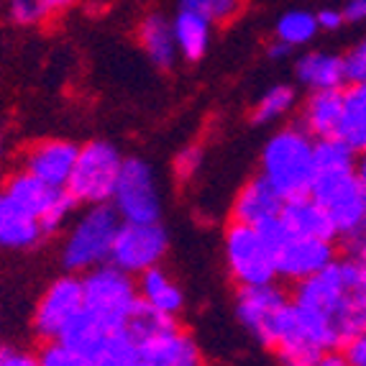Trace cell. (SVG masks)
Instances as JSON below:
<instances>
[{"label": "cell", "instance_id": "1", "mask_svg": "<svg viewBox=\"0 0 366 366\" xmlns=\"http://www.w3.org/2000/svg\"><path fill=\"white\" fill-rule=\"evenodd\" d=\"M292 302L328 323L338 348L366 330V264L336 259L310 280L295 285Z\"/></svg>", "mask_w": 366, "mask_h": 366}, {"label": "cell", "instance_id": "2", "mask_svg": "<svg viewBox=\"0 0 366 366\" xmlns=\"http://www.w3.org/2000/svg\"><path fill=\"white\" fill-rule=\"evenodd\" d=\"M310 197L328 213L336 238H351L366 223V189L356 172V154L338 139L315 141V177Z\"/></svg>", "mask_w": 366, "mask_h": 366}, {"label": "cell", "instance_id": "3", "mask_svg": "<svg viewBox=\"0 0 366 366\" xmlns=\"http://www.w3.org/2000/svg\"><path fill=\"white\" fill-rule=\"evenodd\" d=\"M259 174L285 200L310 195L315 177V139L300 123L282 126L264 141Z\"/></svg>", "mask_w": 366, "mask_h": 366}, {"label": "cell", "instance_id": "4", "mask_svg": "<svg viewBox=\"0 0 366 366\" xmlns=\"http://www.w3.org/2000/svg\"><path fill=\"white\" fill-rule=\"evenodd\" d=\"M123 220L113 210L110 202L105 205H90L72 215L64 228L59 249L61 267L72 274H87L92 269L110 262L113 241Z\"/></svg>", "mask_w": 366, "mask_h": 366}, {"label": "cell", "instance_id": "5", "mask_svg": "<svg viewBox=\"0 0 366 366\" xmlns=\"http://www.w3.org/2000/svg\"><path fill=\"white\" fill-rule=\"evenodd\" d=\"M274 244L257 226L231 220L223 231V262L236 287H259L277 282Z\"/></svg>", "mask_w": 366, "mask_h": 366}, {"label": "cell", "instance_id": "6", "mask_svg": "<svg viewBox=\"0 0 366 366\" xmlns=\"http://www.w3.org/2000/svg\"><path fill=\"white\" fill-rule=\"evenodd\" d=\"M233 312H236L238 325L259 346L274 351L290 328L292 295L285 292L277 282L259 285V287H238Z\"/></svg>", "mask_w": 366, "mask_h": 366}, {"label": "cell", "instance_id": "7", "mask_svg": "<svg viewBox=\"0 0 366 366\" xmlns=\"http://www.w3.org/2000/svg\"><path fill=\"white\" fill-rule=\"evenodd\" d=\"M123 159L126 157L113 141L92 139L79 147L77 162H74L67 182V192L77 202V208L110 202L118 174H121Z\"/></svg>", "mask_w": 366, "mask_h": 366}, {"label": "cell", "instance_id": "8", "mask_svg": "<svg viewBox=\"0 0 366 366\" xmlns=\"http://www.w3.org/2000/svg\"><path fill=\"white\" fill-rule=\"evenodd\" d=\"M82 292H85V310L108 330L126 328L141 305L136 277L126 274L110 262L82 274Z\"/></svg>", "mask_w": 366, "mask_h": 366}, {"label": "cell", "instance_id": "9", "mask_svg": "<svg viewBox=\"0 0 366 366\" xmlns=\"http://www.w3.org/2000/svg\"><path fill=\"white\" fill-rule=\"evenodd\" d=\"M110 205L123 223H157L164 210V197L159 187L157 172L141 157L123 159L121 174Z\"/></svg>", "mask_w": 366, "mask_h": 366}, {"label": "cell", "instance_id": "10", "mask_svg": "<svg viewBox=\"0 0 366 366\" xmlns=\"http://www.w3.org/2000/svg\"><path fill=\"white\" fill-rule=\"evenodd\" d=\"M0 187L8 197L19 202L26 213L34 215L49 236L64 231L67 223L72 220L74 210H77V202L72 200L67 189L51 187V184L41 182L24 169L11 172Z\"/></svg>", "mask_w": 366, "mask_h": 366}, {"label": "cell", "instance_id": "11", "mask_svg": "<svg viewBox=\"0 0 366 366\" xmlns=\"http://www.w3.org/2000/svg\"><path fill=\"white\" fill-rule=\"evenodd\" d=\"M85 307L82 277L64 272L41 290L34 312H31V330L41 343L59 341L61 333L69 328L74 317Z\"/></svg>", "mask_w": 366, "mask_h": 366}, {"label": "cell", "instance_id": "12", "mask_svg": "<svg viewBox=\"0 0 366 366\" xmlns=\"http://www.w3.org/2000/svg\"><path fill=\"white\" fill-rule=\"evenodd\" d=\"M169 254V231L162 223H121L110 251V264L126 274L139 277L147 269L162 267Z\"/></svg>", "mask_w": 366, "mask_h": 366}, {"label": "cell", "instance_id": "13", "mask_svg": "<svg viewBox=\"0 0 366 366\" xmlns=\"http://www.w3.org/2000/svg\"><path fill=\"white\" fill-rule=\"evenodd\" d=\"M277 277L285 282L310 280L317 272H323L328 264L338 259L336 241L333 238H315V236H285L277 244Z\"/></svg>", "mask_w": 366, "mask_h": 366}, {"label": "cell", "instance_id": "14", "mask_svg": "<svg viewBox=\"0 0 366 366\" xmlns=\"http://www.w3.org/2000/svg\"><path fill=\"white\" fill-rule=\"evenodd\" d=\"M79 144L69 139H39L21 152L19 169L29 172L51 187L67 189L69 174L77 162Z\"/></svg>", "mask_w": 366, "mask_h": 366}, {"label": "cell", "instance_id": "15", "mask_svg": "<svg viewBox=\"0 0 366 366\" xmlns=\"http://www.w3.org/2000/svg\"><path fill=\"white\" fill-rule=\"evenodd\" d=\"M49 238L31 213H26L19 202L8 197L0 187V251L8 254H29L39 249Z\"/></svg>", "mask_w": 366, "mask_h": 366}, {"label": "cell", "instance_id": "16", "mask_svg": "<svg viewBox=\"0 0 366 366\" xmlns=\"http://www.w3.org/2000/svg\"><path fill=\"white\" fill-rule=\"evenodd\" d=\"M285 208V197L277 192L262 174L251 177L244 187L238 189L231 205V220L246 223V226H269L280 218Z\"/></svg>", "mask_w": 366, "mask_h": 366}, {"label": "cell", "instance_id": "17", "mask_svg": "<svg viewBox=\"0 0 366 366\" xmlns=\"http://www.w3.org/2000/svg\"><path fill=\"white\" fill-rule=\"evenodd\" d=\"M136 290H139L141 305L159 315L172 317V320H177L187 305V295H184L182 285L164 267L147 269L144 274L136 277Z\"/></svg>", "mask_w": 366, "mask_h": 366}, {"label": "cell", "instance_id": "18", "mask_svg": "<svg viewBox=\"0 0 366 366\" xmlns=\"http://www.w3.org/2000/svg\"><path fill=\"white\" fill-rule=\"evenodd\" d=\"M295 79L307 92L343 90L346 87L343 56L336 54V51L305 49L295 59Z\"/></svg>", "mask_w": 366, "mask_h": 366}, {"label": "cell", "instance_id": "19", "mask_svg": "<svg viewBox=\"0 0 366 366\" xmlns=\"http://www.w3.org/2000/svg\"><path fill=\"white\" fill-rule=\"evenodd\" d=\"M172 29H174V41H177L179 59L195 64L208 54L213 44L215 24L208 19V13L202 8H184L177 6L172 16Z\"/></svg>", "mask_w": 366, "mask_h": 366}, {"label": "cell", "instance_id": "20", "mask_svg": "<svg viewBox=\"0 0 366 366\" xmlns=\"http://www.w3.org/2000/svg\"><path fill=\"white\" fill-rule=\"evenodd\" d=\"M343 90L307 92V98L300 103V126L315 141L336 136L338 121L343 113Z\"/></svg>", "mask_w": 366, "mask_h": 366}, {"label": "cell", "instance_id": "21", "mask_svg": "<svg viewBox=\"0 0 366 366\" xmlns=\"http://www.w3.org/2000/svg\"><path fill=\"white\" fill-rule=\"evenodd\" d=\"M136 36H139L141 51L157 69H172L177 64L179 51L174 41V29H172V19H167L164 13H147L139 21Z\"/></svg>", "mask_w": 366, "mask_h": 366}, {"label": "cell", "instance_id": "22", "mask_svg": "<svg viewBox=\"0 0 366 366\" xmlns=\"http://www.w3.org/2000/svg\"><path fill=\"white\" fill-rule=\"evenodd\" d=\"M280 223L290 236H315V238H333L336 241V231L330 226L328 213L310 195L285 200V208L280 213Z\"/></svg>", "mask_w": 366, "mask_h": 366}, {"label": "cell", "instance_id": "23", "mask_svg": "<svg viewBox=\"0 0 366 366\" xmlns=\"http://www.w3.org/2000/svg\"><path fill=\"white\" fill-rule=\"evenodd\" d=\"M333 139L341 141L356 157L366 152V95L361 87L348 85V90H343V113Z\"/></svg>", "mask_w": 366, "mask_h": 366}, {"label": "cell", "instance_id": "24", "mask_svg": "<svg viewBox=\"0 0 366 366\" xmlns=\"http://www.w3.org/2000/svg\"><path fill=\"white\" fill-rule=\"evenodd\" d=\"M90 366H141V348L129 328L110 330L85 356Z\"/></svg>", "mask_w": 366, "mask_h": 366}, {"label": "cell", "instance_id": "25", "mask_svg": "<svg viewBox=\"0 0 366 366\" xmlns=\"http://www.w3.org/2000/svg\"><path fill=\"white\" fill-rule=\"evenodd\" d=\"M297 108V87L287 85V82H277V85L267 87L257 98V103L251 105V123L254 126H272V123L290 118Z\"/></svg>", "mask_w": 366, "mask_h": 366}, {"label": "cell", "instance_id": "26", "mask_svg": "<svg viewBox=\"0 0 366 366\" xmlns=\"http://www.w3.org/2000/svg\"><path fill=\"white\" fill-rule=\"evenodd\" d=\"M79 0H6L8 19L21 29H41L77 6Z\"/></svg>", "mask_w": 366, "mask_h": 366}, {"label": "cell", "instance_id": "27", "mask_svg": "<svg viewBox=\"0 0 366 366\" xmlns=\"http://www.w3.org/2000/svg\"><path fill=\"white\" fill-rule=\"evenodd\" d=\"M317 34H320L317 16L307 8H290L274 24V39L287 44L290 49H307V44L315 41Z\"/></svg>", "mask_w": 366, "mask_h": 366}, {"label": "cell", "instance_id": "28", "mask_svg": "<svg viewBox=\"0 0 366 366\" xmlns=\"http://www.w3.org/2000/svg\"><path fill=\"white\" fill-rule=\"evenodd\" d=\"M105 333H110V330L105 328L100 320H95L85 307H82V312H79L72 323H69V328L61 333L59 341L64 343V346L72 348V351H77V354L87 356L92 348L98 346L100 338H103Z\"/></svg>", "mask_w": 366, "mask_h": 366}, {"label": "cell", "instance_id": "29", "mask_svg": "<svg viewBox=\"0 0 366 366\" xmlns=\"http://www.w3.org/2000/svg\"><path fill=\"white\" fill-rule=\"evenodd\" d=\"M202 162H205V149L200 144H187L182 147L174 159H172V174L177 182H189V179H195L202 169Z\"/></svg>", "mask_w": 366, "mask_h": 366}, {"label": "cell", "instance_id": "30", "mask_svg": "<svg viewBox=\"0 0 366 366\" xmlns=\"http://www.w3.org/2000/svg\"><path fill=\"white\" fill-rule=\"evenodd\" d=\"M320 354L323 351H317V348L307 346V343L297 341V338H285L274 348L277 366H312Z\"/></svg>", "mask_w": 366, "mask_h": 366}, {"label": "cell", "instance_id": "31", "mask_svg": "<svg viewBox=\"0 0 366 366\" xmlns=\"http://www.w3.org/2000/svg\"><path fill=\"white\" fill-rule=\"evenodd\" d=\"M39 364L41 366H90V361L82 354L72 351L69 346H64L61 341L44 343L39 351Z\"/></svg>", "mask_w": 366, "mask_h": 366}, {"label": "cell", "instance_id": "32", "mask_svg": "<svg viewBox=\"0 0 366 366\" xmlns=\"http://www.w3.org/2000/svg\"><path fill=\"white\" fill-rule=\"evenodd\" d=\"M343 56V69H346V85H364L366 82V36L348 46Z\"/></svg>", "mask_w": 366, "mask_h": 366}, {"label": "cell", "instance_id": "33", "mask_svg": "<svg viewBox=\"0 0 366 366\" xmlns=\"http://www.w3.org/2000/svg\"><path fill=\"white\" fill-rule=\"evenodd\" d=\"M202 8L208 13V19L218 24H231L233 19H238L246 8V0H202Z\"/></svg>", "mask_w": 366, "mask_h": 366}, {"label": "cell", "instance_id": "34", "mask_svg": "<svg viewBox=\"0 0 366 366\" xmlns=\"http://www.w3.org/2000/svg\"><path fill=\"white\" fill-rule=\"evenodd\" d=\"M0 366H41L36 351L24 346H0Z\"/></svg>", "mask_w": 366, "mask_h": 366}, {"label": "cell", "instance_id": "35", "mask_svg": "<svg viewBox=\"0 0 366 366\" xmlns=\"http://www.w3.org/2000/svg\"><path fill=\"white\" fill-rule=\"evenodd\" d=\"M341 351L346 354L348 366H366V330L361 336L351 338Z\"/></svg>", "mask_w": 366, "mask_h": 366}, {"label": "cell", "instance_id": "36", "mask_svg": "<svg viewBox=\"0 0 366 366\" xmlns=\"http://www.w3.org/2000/svg\"><path fill=\"white\" fill-rule=\"evenodd\" d=\"M315 16H317V26H320V31H328V34L341 31L343 26H346V19H343L341 8H323V11H317Z\"/></svg>", "mask_w": 366, "mask_h": 366}, {"label": "cell", "instance_id": "37", "mask_svg": "<svg viewBox=\"0 0 366 366\" xmlns=\"http://www.w3.org/2000/svg\"><path fill=\"white\" fill-rule=\"evenodd\" d=\"M346 26H364L366 24V0H346L341 6Z\"/></svg>", "mask_w": 366, "mask_h": 366}, {"label": "cell", "instance_id": "38", "mask_svg": "<svg viewBox=\"0 0 366 366\" xmlns=\"http://www.w3.org/2000/svg\"><path fill=\"white\" fill-rule=\"evenodd\" d=\"M312 366H348V359L341 348H330V351H323L317 356V361Z\"/></svg>", "mask_w": 366, "mask_h": 366}, {"label": "cell", "instance_id": "39", "mask_svg": "<svg viewBox=\"0 0 366 366\" xmlns=\"http://www.w3.org/2000/svg\"><path fill=\"white\" fill-rule=\"evenodd\" d=\"M348 246H351V257L366 264V223H364V228L348 241Z\"/></svg>", "mask_w": 366, "mask_h": 366}, {"label": "cell", "instance_id": "40", "mask_svg": "<svg viewBox=\"0 0 366 366\" xmlns=\"http://www.w3.org/2000/svg\"><path fill=\"white\" fill-rule=\"evenodd\" d=\"M8 162H11V144H8L6 131L0 129V184L8 177Z\"/></svg>", "mask_w": 366, "mask_h": 366}, {"label": "cell", "instance_id": "41", "mask_svg": "<svg viewBox=\"0 0 366 366\" xmlns=\"http://www.w3.org/2000/svg\"><path fill=\"white\" fill-rule=\"evenodd\" d=\"M292 51H295V49H290L287 44L277 41V39L267 46V56H269V59H274V61H285L290 54H292Z\"/></svg>", "mask_w": 366, "mask_h": 366}, {"label": "cell", "instance_id": "42", "mask_svg": "<svg viewBox=\"0 0 366 366\" xmlns=\"http://www.w3.org/2000/svg\"><path fill=\"white\" fill-rule=\"evenodd\" d=\"M356 172H359L361 182L366 184V152H361L359 157H356Z\"/></svg>", "mask_w": 366, "mask_h": 366}, {"label": "cell", "instance_id": "43", "mask_svg": "<svg viewBox=\"0 0 366 366\" xmlns=\"http://www.w3.org/2000/svg\"><path fill=\"white\" fill-rule=\"evenodd\" d=\"M356 87H361V92H364V95H366V82H364V85H356Z\"/></svg>", "mask_w": 366, "mask_h": 366}, {"label": "cell", "instance_id": "44", "mask_svg": "<svg viewBox=\"0 0 366 366\" xmlns=\"http://www.w3.org/2000/svg\"><path fill=\"white\" fill-rule=\"evenodd\" d=\"M364 189H366V184H364Z\"/></svg>", "mask_w": 366, "mask_h": 366}, {"label": "cell", "instance_id": "45", "mask_svg": "<svg viewBox=\"0 0 366 366\" xmlns=\"http://www.w3.org/2000/svg\"><path fill=\"white\" fill-rule=\"evenodd\" d=\"M0 3H3V0H0Z\"/></svg>", "mask_w": 366, "mask_h": 366}]
</instances>
